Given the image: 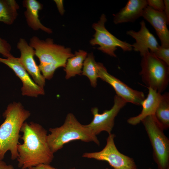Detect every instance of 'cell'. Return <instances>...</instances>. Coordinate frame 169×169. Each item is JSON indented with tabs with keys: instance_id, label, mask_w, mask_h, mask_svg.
<instances>
[{
	"instance_id": "6da1fadb",
	"label": "cell",
	"mask_w": 169,
	"mask_h": 169,
	"mask_svg": "<svg viewBox=\"0 0 169 169\" xmlns=\"http://www.w3.org/2000/svg\"><path fill=\"white\" fill-rule=\"evenodd\" d=\"M20 131L22 144L17 146L18 166L28 168L40 164H49L54 158L47 141V131L40 124L24 122Z\"/></svg>"
},
{
	"instance_id": "7a4b0ae2",
	"label": "cell",
	"mask_w": 169,
	"mask_h": 169,
	"mask_svg": "<svg viewBox=\"0 0 169 169\" xmlns=\"http://www.w3.org/2000/svg\"><path fill=\"white\" fill-rule=\"evenodd\" d=\"M30 115V112L19 102H13L8 105L3 114L5 120L0 126V160L4 158L8 151L12 160L17 159L19 133Z\"/></svg>"
},
{
	"instance_id": "3957f363",
	"label": "cell",
	"mask_w": 169,
	"mask_h": 169,
	"mask_svg": "<svg viewBox=\"0 0 169 169\" xmlns=\"http://www.w3.org/2000/svg\"><path fill=\"white\" fill-rule=\"evenodd\" d=\"M29 45L34 49L35 54L39 59L38 67L43 75L49 80L57 69L64 68L68 59L74 55L70 48L54 44L51 38L41 40L33 36Z\"/></svg>"
},
{
	"instance_id": "277c9868",
	"label": "cell",
	"mask_w": 169,
	"mask_h": 169,
	"mask_svg": "<svg viewBox=\"0 0 169 169\" xmlns=\"http://www.w3.org/2000/svg\"><path fill=\"white\" fill-rule=\"evenodd\" d=\"M49 130L50 133L47 136V141L53 153L61 149L65 144L73 141H93L98 146L100 144L96 136L80 123L71 113L67 115L62 125Z\"/></svg>"
},
{
	"instance_id": "5b68a950",
	"label": "cell",
	"mask_w": 169,
	"mask_h": 169,
	"mask_svg": "<svg viewBox=\"0 0 169 169\" xmlns=\"http://www.w3.org/2000/svg\"><path fill=\"white\" fill-rule=\"evenodd\" d=\"M140 73L143 82L148 88L161 93L169 82V65L148 51L142 57Z\"/></svg>"
},
{
	"instance_id": "8992f818",
	"label": "cell",
	"mask_w": 169,
	"mask_h": 169,
	"mask_svg": "<svg viewBox=\"0 0 169 169\" xmlns=\"http://www.w3.org/2000/svg\"><path fill=\"white\" fill-rule=\"evenodd\" d=\"M144 126L153 149L154 160L159 169L169 167V140L154 115L141 121Z\"/></svg>"
},
{
	"instance_id": "52a82bcc",
	"label": "cell",
	"mask_w": 169,
	"mask_h": 169,
	"mask_svg": "<svg viewBox=\"0 0 169 169\" xmlns=\"http://www.w3.org/2000/svg\"><path fill=\"white\" fill-rule=\"evenodd\" d=\"M107 21L105 15L103 13L99 21L93 24L92 27L95 32L90 41V44L99 45L97 48L98 50L114 57H117L115 52L117 48L124 52L131 51V44L118 38L106 29L105 23Z\"/></svg>"
},
{
	"instance_id": "ba28073f",
	"label": "cell",
	"mask_w": 169,
	"mask_h": 169,
	"mask_svg": "<svg viewBox=\"0 0 169 169\" xmlns=\"http://www.w3.org/2000/svg\"><path fill=\"white\" fill-rule=\"evenodd\" d=\"M114 134H109L104 148L99 152L84 153L82 157L107 162L114 169H137L133 158L120 153L115 144Z\"/></svg>"
},
{
	"instance_id": "9c48e42d",
	"label": "cell",
	"mask_w": 169,
	"mask_h": 169,
	"mask_svg": "<svg viewBox=\"0 0 169 169\" xmlns=\"http://www.w3.org/2000/svg\"><path fill=\"white\" fill-rule=\"evenodd\" d=\"M126 103L120 97L115 95L114 97L113 105L110 110H105L100 114L97 107L92 108L91 111L93 115V119L89 124L85 125V126L96 136L102 131L110 134L114 125L115 117Z\"/></svg>"
},
{
	"instance_id": "30bf717a",
	"label": "cell",
	"mask_w": 169,
	"mask_h": 169,
	"mask_svg": "<svg viewBox=\"0 0 169 169\" xmlns=\"http://www.w3.org/2000/svg\"><path fill=\"white\" fill-rule=\"evenodd\" d=\"M97 67L99 78L110 84L115 90L116 95L127 103H131L137 105H141L145 98L143 92L132 89L110 74L102 63L97 62Z\"/></svg>"
},
{
	"instance_id": "8fae6325",
	"label": "cell",
	"mask_w": 169,
	"mask_h": 169,
	"mask_svg": "<svg viewBox=\"0 0 169 169\" xmlns=\"http://www.w3.org/2000/svg\"><path fill=\"white\" fill-rule=\"evenodd\" d=\"M0 62L7 65L14 72L23 83L22 94L30 97H38L44 94V88L37 85L30 78L28 73L20 63L18 58L12 56L3 59L0 58Z\"/></svg>"
},
{
	"instance_id": "7c38bea8",
	"label": "cell",
	"mask_w": 169,
	"mask_h": 169,
	"mask_svg": "<svg viewBox=\"0 0 169 169\" xmlns=\"http://www.w3.org/2000/svg\"><path fill=\"white\" fill-rule=\"evenodd\" d=\"M17 47L21 53L20 56L18 58L20 63L31 76L34 82L41 87L44 88L45 79L41 74L39 67L34 60V50L25 39L22 38L20 39Z\"/></svg>"
},
{
	"instance_id": "4fadbf2b",
	"label": "cell",
	"mask_w": 169,
	"mask_h": 169,
	"mask_svg": "<svg viewBox=\"0 0 169 169\" xmlns=\"http://www.w3.org/2000/svg\"><path fill=\"white\" fill-rule=\"evenodd\" d=\"M140 28L138 31H127L126 34L134 39L136 42L131 44L132 50L140 53L142 57L149 51L154 53L159 45L154 35L147 28L144 20L140 23Z\"/></svg>"
},
{
	"instance_id": "5bb4252c",
	"label": "cell",
	"mask_w": 169,
	"mask_h": 169,
	"mask_svg": "<svg viewBox=\"0 0 169 169\" xmlns=\"http://www.w3.org/2000/svg\"><path fill=\"white\" fill-rule=\"evenodd\" d=\"M141 17L154 28L161 41V46L169 48V31L167 26L169 21L164 12L156 11L147 6Z\"/></svg>"
},
{
	"instance_id": "9a60e30c",
	"label": "cell",
	"mask_w": 169,
	"mask_h": 169,
	"mask_svg": "<svg viewBox=\"0 0 169 169\" xmlns=\"http://www.w3.org/2000/svg\"><path fill=\"white\" fill-rule=\"evenodd\" d=\"M147 6L146 0H129L125 6L114 15V23L117 24L134 22L142 16Z\"/></svg>"
},
{
	"instance_id": "2e32d148",
	"label": "cell",
	"mask_w": 169,
	"mask_h": 169,
	"mask_svg": "<svg viewBox=\"0 0 169 169\" xmlns=\"http://www.w3.org/2000/svg\"><path fill=\"white\" fill-rule=\"evenodd\" d=\"M148 89L147 96L141 104L142 109L141 113L136 116L129 118L127 120V123L129 124L136 125L146 117L154 115L161 99L162 95L151 88H148Z\"/></svg>"
},
{
	"instance_id": "e0dca14e",
	"label": "cell",
	"mask_w": 169,
	"mask_h": 169,
	"mask_svg": "<svg viewBox=\"0 0 169 169\" xmlns=\"http://www.w3.org/2000/svg\"><path fill=\"white\" fill-rule=\"evenodd\" d=\"M23 5L26 8L24 14L29 27L34 30L40 29L48 33H52V29L42 24L39 19L38 13L43 8L41 3L36 0H25Z\"/></svg>"
},
{
	"instance_id": "ac0fdd59",
	"label": "cell",
	"mask_w": 169,
	"mask_h": 169,
	"mask_svg": "<svg viewBox=\"0 0 169 169\" xmlns=\"http://www.w3.org/2000/svg\"><path fill=\"white\" fill-rule=\"evenodd\" d=\"M87 54L86 51L79 49L75 52L72 57L68 59L64 69L66 79L81 74L84 62Z\"/></svg>"
},
{
	"instance_id": "d6986e66",
	"label": "cell",
	"mask_w": 169,
	"mask_h": 169,
	"mask_svg": "<svg viewBox=\"0 0 169 169\" xmlns=\"http://www.w3.org/2000/svg\"><path fill=\"white\" fill-rule=\"evenodd\" d=\"M19 6L14 0H0V22L11 25L16 19Z\"/></svg>"
},
{
	"instance_id": "ffe728a7",
	"label": "cell",
	"mask_w": 169,
	"mask_h": 169,
	"mask_svg": "<svg viewBox=\"0 0 169 169\" xmlns=\"http://www.w3.org/2000/svg\"><path fill=\"white\" fill-rule=\"evenodd\" d=\"M158 123L163 130L169 127V93L162 95L161 99L154 115Z\"/></svg>"
},
{
	"instance_id": "44dd1931",
	"label": "cell",
	"mask_w": 169,
	"mask_h": 169,
	"mask_svg": "<svg viewBox=\"0 0 169 169\" xmlns=\"http://www.w3.org/2000/svg\"><path fill=\"white\" fill-rule=\"evenodd\" d=\"M81 75L88 78L92 87L96 86L97 79L99 78L97 62L95 61L92 53L87 54L84 62Z\"/></svg>"
},
{
	"instance_id": "7402d4cb",
	"label": "cell",
	"mask_w": 169,
	"mask_h": 169,
	"mask_svg": "<svg viewBox=\"0 0 169 169\" xmlns=\"http://www.w3.org/2000/svg\"><path fill=\"white\" fill-rule=\"evenodd\" d=\"M152 53L158 58L169 65V48L159 45L156 51Z\"/></svg>"
},
{
	"instance_id": "603a6c76",
	"label": "cell",
	"mask_w": 169,
	"mask_h": 169,
	"mask_svg": "<svg viewBox=\"0 0 169 169\" xmlns=\"http://www.w3.org/2000/svg\"><path fill=\"white\" fill-rule=\"evenodd\" d=\"M11 49L10 44L0 37V53L6 58L11 57L13 56L10 53Z\"/></svg>"
},
{
	"instance_id": "cb8c5ba5",
	"label": "cell",
	"mask_w": 169,
	"mask_h": 169,
	"mask_svg": "<svg viewBox=\"0 0 169 169\" xmlns=\"http://www.w3.org/2000/svg\"><path fill=\"white\" fill-rule=\"evenodd\" d=\"M147 5L153 9L159 12H163L164 9V1L162 0H147Z\"/></svg>"
},
{
	"instance_id": "d4e9b609",
	"label": "cell",
	"mask_w": 169,
	"mask_h": 169,
	"mask_svg": "<svg viewBox=\"0 0 169 169\" xmlns=\"http://www.w3.org/2000/svg\"><path fill=\"white\" fill-rule=\"evenodd\" d=\"M29 169H58L50 166L49 164H40L35 166L31 167Z\"/></svg>"
},
{
	"instance_id": "484cf974",
	"label": "cell",
	"mask_w": 169,
	"mask_h": 169,
	"mask_svg": "<svg viewBox=\"0 0 169 169\" xmlns=\"http://www.w3.org/2000/svg\"><path fill=\"white\" fill-rule=\"evenodd\" d=\"M55 3L58 10L61 15H63L64 12L65 10L63 6V0H54Z\"/></svg>"
},
{
	"instance_id": "4316f807",
	"label": "cell",
	"mask_w": 169,
	"mask_h": 169,
	"mask_svg": "<svg viewBox=\"0 0 169 169\" xmlns=\"http://www.w3.org/2000/svg\"><path fill=\"white\" fill-rule=\"evenodd\" d=\"M164 12L169 21V0H164Z\"/></svg>"
},
{
	"instance_id": "83f0119b",
	"label": "cell",
	"mask_w": 169,
	"mask_h": 169,
	"mask_svg": "<svg viewBox=\"0 0 169 169\" xmlns=\"http://www.w3.org/2000/svg\"><path fill=\"white\" fill-rule=\"evenodd\" d=\"M0 169H14L11 165H8L2 160H0Z\"/></svg>"
},
{
	"instance_id": "f1b7e54d",
	"label": "cell",
	"mask_w": 169,
	"mask_h": 169,
	"mask_svg": "<svg viewBox=\"0 0 169 169\" xmlns=\"http://www.w3.org/2000/svg\"><path fill=\"white\" fill-rule=\"evenodd\" d=\"M21 169H29L28 168H22Z\"/></svg>"
},
{
	"instance_id": "f546056e",
	"label": "cell",
	"mask_w": 169,
	"mask_h": 169,
	"mask_svg": "<svg viewBox=\"0 0 169 169\" xmlns=\"http://www.w3.org/2000/svg\"><path fill=\"white\" fill-rule=\"evenodd\" d=\"M166 169H169V167H168Z\"/></svg>"
},
{
	"instance_id": "4dcf8cb0",
	"label": "cell",
	"mask_w": 169,
	"mask_h": 169,
	"mask_svg": "<svg viewBox=\"0 0 169 169\" xmlns=\"http://www.w3.org/2000/svg\"><path fill=\"white\" fill-rule=\"evenodd\" d=\"M148 169H153L151 168H149Z\"/></svg>"
},
{
	"instance_id": "1f68e13d",
	"label": "cell",
	"mask_w": 169,
	"mask_h": 169,
	"mask_svg": "<svg viewBox=\"0 0 169 169\" xmlns=\"http://www.w3.org/2000/svg\"><path fill=\"white\" fill-rule=\"evenodd\" d=\"M106 169H108V168H106Z\"/></svg>"
}]
</instances>
